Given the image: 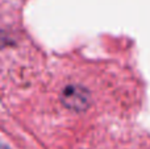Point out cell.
Here are the masks:
<instances>
[{
    "label": "cell",
    "instance_id": "1",
    "mask_svg": "<svg viewBox=\"0 0 150 149\" xmlns=\"http://www.w3.org/2000/svg\"><path fill=\"white\" fill-rule=\"evenodd\" d=\"M63 102L69 108H74V110L79 111L82 108H84L87 106L88 98L87 95L83 92L82 89L79 87H74L70 86L65 90V94H63Z\"/></svg>",
    "mask_w": 150,
    "mask_h": 149
},
{
    "label": "cell",
    "instance_id": "2",
    "mask_svg": "<svg viewBox=\"0 0 150 149\" xmlns=\"http://www.w3.org/2000/svg\"><path fill=\"white\" fill-rule=\"evenodd\" d=\"M0 149H9L7 147V145H4V144H0Z\"/></svg>",
    "mask_w": 150,
    "mask_h": 149
}]
</instances>
